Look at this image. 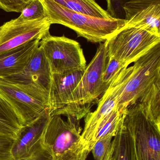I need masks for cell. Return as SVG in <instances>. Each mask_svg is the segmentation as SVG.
Listing matches in <instances>:
<instances>
[{"label":"cell","mask_w":160,"mask_h":160,"mask_svg":"<svg viewBox=\"0 0 160 160\" xmlns=\"http://www.w3.org/2000/svg\"><path fill=\"white\" fill-rule=\"evenodd\" d=\"M117 109L123 112L138 102L154 83L160 81V43L118 75Z\"/></svg>","instance_id":"cell-1"},{"label":"cell","mask_w":160,"mask_h":160,"mask_svg":"<svg viewBox=\"0 0 160 160\" xmlns=\"http://www.w3.org/2000/svg\"><path fill=\"white\" fill-rule=\"evenodd\" d=\"M108 59L106 43H101L95 56L84 70L68 104L54 111L51 115L71 116L79 120L85 117L91 105L108 89L102 81V73Z\"/></svg>","instance_id":"cell-2"},{"label":"cell","mask_w":160,"mask_h":160,"mask_svg":"<svg viewBox=\"0 0 160 160\" xmlns=\"http://www.w3.org/2000/svg\"><path fill=\"white\" fill-rule=\"evenodd\" d=\"M51 24H62L76 32L78 37L92 43L105 42L124 27L125 19L107 20L91 17L68 9L53 0H39Z\"/></svg>","instance_id":"cell-3"},{"label":"cell","mask_w":160,"mask_h":160,"mask_svg":"<svg viewBox=\"0 0 160 160\" xmlns=\"http://www.w3.org/2000/svg\"><path fill=\"white\" fill-rule=\"evenodd\" d=\"M64 120L60 115H51L41 139L54 160H86L89 152L82 139L80 120L71 116Z\"/></svg>","instance_id":"cell-4"},{"label":"cell","mask_w":160,"mask_h":160,"mask_svg":"<svg viewBox=\"0 0 160 160\" xmlns=\"http://www.w3.org/2000/svg\"><path fill=\"white\" fill-rule=\"evenodd\" d=\"M0 96L14 110L22 126L49 109V92L33 84L0 78Z\"/></svg>","instance_id":"cell-5"},{"label":"cell","mask_w":160,"mask_h":160,"mask_svg":"<svg viewBox=\"0 0 160 160\" xmlns=\"http://www.w3.org/2000/svg\"><path fill=\"white\" fill-rule=\"evenodd\" d=\"M124 123L133 141L136 160H160V128L137 102L123 111Z\"/></svg>","instance_id":"cell-6"},{"label":"cell","mask_w":160,"mask_h":160,"mask_svg":"<svg viewBox=\"0 0 160 160\" xmlns=\"http://www.w3.org/2000/svg\"><path fill=\"white\" fill-rule=\"evenodd\" d=\"M108 57L128 67L160 43V37L134 27L124 26L105 41Z\"/></svg>","instance_id":"cell-7"},{"label":"cell","mask_w":160,"mask_h":160,"mask_svg":"<svg viewBox=\"0 0 160 160\" xmlns=\"http://www.w3.org/2000/svg\"><path fill=\"white\" fill-rule=\"evenodd\" d=\"M39 46L49 64L52 74L65 75L84 70L86 60L79 42L64 36L49 34L40 41Z\"/></svg>","instance_id":"cell-8"},{"label":"cell","mask_w":160,"mask_h":160,"mask_svg":"<svg viewBox=\"0 0 160 160\" xmlns=\"http://www.w3.org/2000/svg\"><path fill=\"white\" fill-rule=\"evenodd\" d=\"M48 17L19 22L11 20L0 26V54L50 34L51 25Z\"/></svg>","instance_id":"cell-9"},{"label":"cell","mask_w":160,"mask_h":160,"mask_svg":"<svg viewBox=\"0 0 160 160\" xmlns=\"http://www.w3.org/2000/svg\"><path fill=\"white\" fill-rule=\"evenodd\" d=\"M125 26L141 28L160 37V0H132L124 7Z\"/></svg>","instance_id":"cell-10"},{"label":"cell","mask_w":160,"mask_h":160,"mask_svg":"<svg viewBox=\"0 0 160 160\" xmlns=\"http://www.w3.org/2000/svg\"><path fill=\"white\" fill-rule=\"evenodd\" d=\"M118 74L99 100L96 109L94 112H89L85 116L84 128L81 135L90 152L93 148L99 126L109 114L117 107Z\"/></svg>","instance_id":"cell-11"},{"label":"cell","mask_w":160,"mask_h":160,"mask_svg":"<svg viewBox=\"0 0 160 160\" xmlns=\"http://www.w3.org/2000/svg\"><path fill=\"white\" fill-rule=\"evenodd\" d=\"M52 75L49 64L39 45L29 62L21 72L2 79L16 82L33 84L49 92Z\"/></svg>","instance_id":"cell-12"},{"label":"cell","mask_w":160,"mask_h":160,"mask_svg":"<svg viewBox=\"0 0 160 160\" xmlns=\"http://www.w3.org/2000/svg\"><path fill=\"white\" fill-rule=\"evenodd\" d=\"M50 117L49 109H47L36 119L22 127L12 143L13 160H22L29 157L34 146L41 140Z\"/></svg>","instance_id":"cell-13"},{"label":"cell","mask_w":160,"mask_h":160,"mask_svg":"<svg viewBox=\"0 0 160 160\" xmlns=\"http://www.w3.org/2000/svg\"><path fill=\"white\" fill-rule=\"evenodd\" d=\"M84 70L65 75L52 74L49 92V109L51 114L68 104Z\"/></svg>","instance_id":"cell-14"},{"label":"cell","mask_w":160,"mask_h":160,"mask_svg":"<svg viewBox=\"0 0 160 160\" xmlns=\"http://www.w3.org/2000/svg\"><path fill=\"white\" fill-rule=\"evenodd\" d=\"M40 40H33L0 54V78H5L21 72L39 47Z\"/></svg>","instance_id":"cell-15"},{"label":"cell","mask_w":160,"mask_h":160,"mask_svg":"<svg viewBox=\"0 0 160 160\" xmlns=\"http://www.w3.org/2000/svg\"><path fill=\"white\" fill-rule=\"evenodd\" d=\"M113 142L114 149L113 160H136L133 141L124 124L123 114Z\"/></svg>","instance_id":"cell-16"},{"label":"cell","mask_w":160,"mask_h":160,"mask_svg":"<svg viewBox=\"0 0 160 160\" xmlns=\"http://www.w3.org/2000/svg\"><path fill=\"white\" fill-rule=\"evenodd\" d=\"M22 127L14 110L0 96V136L14 140Z\"/></svg>","instance_id":"cell-17"},{"label":"cell","mask_w":160,"mask_h":160,"mask_svg":"<svg viewBox=\"0 0 160 160\" xmlns=\"http://www.w3.org/2000/svg\"><path fill=\"white\" fill-rule=\"evenodd\" d=\"M58 4L76 12L91 17L112 20L106 10L103 9L95 0H53Z\"/></svg>","instance_id":"cell-18"},{"label":"cell","mask_w":160,"mask_h":160,"mask_svg":"<svg viewBox=\"0 0 160 160\" xmlns=\"http://www.w3.org/2000/svg\"><path fill=\"white\" fill-rule=\"evenodd\" d=\"M138 102L147 117L160 128V81L154 83Z\"/></svg>","instance_id":"cell-19"},{"label":"cell","mask_w":160,"mask_h":160,"mask_svg":"<svg viewBox=\"0 0 160 160\" xmlns=\"http://www.w3.org/2000/svg\"><path fill=\"white\" fill-rule=\"evenodd\" d=\"M123 114V112L119 111L117 107L115 108L109 114L98 128L94 139L93 146L96 142L100 139L107 136H115L122 120Z\"/></svg>","instance_id":"cell-20"},{"label":"cell","mask_w":160,"mask_h":160,"mask_svg":"<svg viewBox=\"0 0 160 160\" xmlns=\"http://www.w3.org/2000/svg\"><path fill=\"white\" fill-rule=\"evenodd\" d=\"M113 136H109L96 142L91 150L95 160H113L114 144Z\"/></svg>","instance_id":"cell-21"},{"label":"cell","mask_w":160,"mask_h":160,"mask_svg":"<svg viewBox=\"0 0 160 160\" xmlns=\"http://www.w3.org/2000/svg\"><path fill=\"white\" fill-rule=\"evenodd\" d=\"M19 17L16 18L19 22L34 20L47 17L45 8L39 0H33L23 8Z\"/></svg>","instance_id":"cell-22"},{"label":"cell","mask_w":160,"mask_h":160,"mask_svg":"<svg viewBox=\"0 0 160 160\" xmlns=\"http://www.w3.org/2000/svg\"><path fill=\"white\" fill-rule=\"evenodd\" d=\"M128 67L125 64L116 59L108 57L102 75V81L104 85L109 88L112 82L119 72L125 68Z\"/></svg>","instance_id":"cell-23"},{"label":"cell","mask_w":160,"mask_h":160,"mask_svg":"<svg viewBox=\"0 0 160 160\" xmlns=\"http://www.w3.org/2000/svg\"><path fill=\"white\" fill-rule=\"evenodd\" d=\"M132 0H106L107 11L112 18L116 19H125L124 7Z\"/></svg>","instance_id":"cell-24"},{"label":"cell","mask_w":160,"mask_h":160,"mask_svg":"<svg viewBox=\"0 0 160 160\" xmlns=\"http://www.w3.org/2000/svg\"><path fill=\"white\" fill-rule=\"evenodd\" d=\"M20 160H54V159L50 151L48 150L42 144L41 140H40V141L34 146L29 157H27L26 158Z\"/></svg>","instance_id":"cell-25"},{"label":"cell","mask_w":160,"mask_h":160,"mask_svg":"<svg viewBox=\"0 0 160 160\" xmlns=\"http://www.w3.org/2000/svg\"><path fill=\"white\" fill-rule=\"evenodd\" d=\"M33 0H0V8L6 12H21L25 6Z\"/></svg>","instance_id":"cell-26"},{"label":"cell","mask_w":160,"mask_h":160,"mask_svg":"<svg viewBox=\"0 0 160 160\" xmlns=\"http://www.w3.org/2000/svg\"><path fill=\"white\" fill-rule=\"evenodd\" d=\"M14 139L0 136V160H13L11 148Z\"/></svg>","instance_id":"cell-27"}]
</instances>
